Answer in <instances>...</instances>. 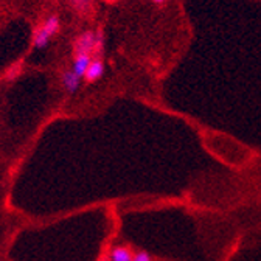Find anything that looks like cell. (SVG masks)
Listing matches in <instances>:
<instances>
[{
    "instance_id": "cell-4",
    "label": "cell",
    "mask_w": 261,
    "mask_h": 261,
    "mask_svg": "<svg viewBox=\"0 0 261 261\" xmlns=\"http://www.w3.org/2000/svg\"><path fill=\"white\" fill-rule=\"evenodd\" d=\"M81 80H83V78L78 76L72 69L62 72V75H61V84H62V87H64L65 90H67L70 95H73V93L78 92L80 84H81Z\"/></svg>"
},
{
    "instance_id": "cell-6",
    "label": "cell",
    "mask_w": 261,
    "mask_h": 261,
    "mask_svg": "<svg viewBox=\"0 0 261 261\" xmlns=\"http://www.w3.org/2000/svg\"><path fill=\"white\" fill-rule=\"evenodd\" d=\"M133 255L127 246H114L109 252V261H133Z\"/></svg>"
},
{
    "instance_id": "cell-9",
    "label": "cell",
    "mask_w": 261,
    "mask_h": 261,
    "mask_svg": "<svg viewBox=\"0 0 261 261\" xmlns=\"http://www.w3.org/2000/svg\"><path fill=\"white\" fill-rule=\"evenodd\" d=\"M22 70H23L22 62L13 64V67L7 72V78H8V80H16L17 76H20V75H22Z\"/></svg>"
},
{
    "instance_id": "cell-3",
    "label": "cell",
    "mask_w": 261,
    "mask_h": 261,
    "mask_svg": "<svg viewBox=\"0 0 261 261\" xmlns=\"http://www.w3.org/2000/svg\"><path fill=\"white\" fill-rule=\"evenodd\" d=\"M103 75H105V62L100 58H95L89 64L86 75H84V80L87 83H95L98 80H101Z\"/></svg>"
},
{
    "instance_id": "cell-2",
    "label": "cell",
    "mask_w": 261,
    "mask_h": 261,
    "mask_svg": "<svg viewBox=\"0 0 261 261\" xmlns=\"http://www.w3.org/2000/svg\"><path fill=\"white\" fill-rule=\"evenodd\" d=\"M73 51H75V55H78V53L92 55L95 51V31L81 33L73 42Z\"/></svg>"
},
{
    "instance_id": "cell-7",
    "label": "cell",
    "mask_w": 261,
    "mask_h": 261,
    "mask_svg": "<svg viewBox=\"0 0 261 261\" xmlns=\"http://www.w3.org/2000/svg\"><path fill=\"white\" fill-rule=\"evenodd\" d=\"M70 4L80 14H87L92 8V0H70Z\"/></svg>"
},
{
    "instance_id": "cell-11",
    "label": "cell",
    "mask_w": 261,
    "mask_h": 261,
    "mask_svg": "<svg viewBox=\"0 0 261 261\" xmlns=\"http://www.w3.org/2000/svg\"><path fill=\"white\" fill-rule=\"evenodd\" d=\"M152 2H154V4H157V5H162V4H165L167 0H152Z\"/></svg>"
},
{
    "instance_id": "cell-1",
    "label": "cell",
    "mask_w": 261,
    "mask_h": 261,
    "mask_svg": "<svg viewBox=\"0 0 261 261\" xmlns=\"http://www.w3.org/2000/svg\"><path fill=\"white\" fill-rule=\"evenodd\" d=\"M59 28H61V20H59V17H58L56 14L48 16V17L44 20V23H42L39 28H36L35 33H33V47H35V48H39V50H41V48H45V47L50 44L51 38L58 35Z\"/></svg>"
},
{
    "instance_id": "cell-5",
    "label": "cell",
    "mask_w": 261,
    "mask_h": 261,
    "mask_svg": "<svg viewBox=\"0 0 261 261\" xmlns=\"http://www.w3.org/2000/svg\"><path fill=\"white\" fill-rule=\"evenodd\" d=\"M90 61H92V55H86V53H78V55H75L73 64H72V70H73L78 76L84 78L86 70H87V67H89Z\"/></svg>"
},
{
    "instance_id": "cell-10",
    "label": "cell",
    "mask_w": 261,
    "mask_h": 261,
    "mask_svg": "<svg viewBox=\"0 0 261 261\" xmlns=\"http://www.w3.org/2000/svg\"><path fill=\"white\" fill-rule=\"evenodd\" d=\"M133 261H152V256L146 252H137L133 255Z\"/></svg>"
},
{
    "instance_id": "cell-8",
    "label": "cell",
    "mask_w": 261,
    "mask_h": 261,
    "mask_svg": "<svg viewBox=\"0 0 261 261\" xmlns=\"http://www.w3.org/2000/svg\"><path fill=\"white\" fill-rule=\"evenodd\" d=\"M105 44H106V39H105V33L103 30H98L95 31V51L96 55H103L105 51Z\"/></svg>"
}]
</instances>
